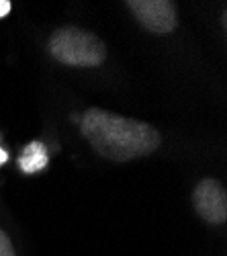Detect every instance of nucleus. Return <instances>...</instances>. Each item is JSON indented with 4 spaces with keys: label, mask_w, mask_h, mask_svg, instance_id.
Listing matches in <instances>:
<instances>
[{
    "label": "nucleus",
    "mask_w": 227,
    "mask_h": 256,
    "mask_svg": "<svg viewBox=\"0 0 227 256\" xmlns=\"http://www.w3.org/2000/svg\"><path fill=\"white\" fill-rule=\"evenodd\" d=\"M78 125L94 152L113 162H129L150 156L162 144L158 130L150 123L121 117L98 106L82 113Z\"/></svg>",
    "instance_id": "nucleus-1"
},
{
    "label": "nucleus",
    "mask_w": 227,
    "mask_h": 256,
    "mask_svg": "<svg viewBox=\"0 0 227 256\" xmlns=\"http://www.w3.org/2000/svg\"><path fill=\"white\" fill-rule=\"evenodd\" d=\"M47 52L55 62L70 68H98L107 60V46L100 37L72 25L53 31Z\"/></svg>",
    "instance_id": "nucleus-2"
},
{
    "label": "nucleus",
    "mask_w": 227,
    "mask_h": 256,
    "mask_svg": "<svg viewBox=\"0 0 227 256\" xmlns=\"http://www.w3.org/2000/svg\"><path fill=\"white\" fill-rule=\"evenodd\" d=\"M125 6L137 23L154 35H170L178 25V10L170 0H127Z\"/></svg>",
    "instance_id": "nucleus-3"
},
{
    "label": "nucleus",
    "mask_w": 227,
    "mask_h": 256,
    "mask_svg": "<svg viewBox=\"0 0 227 256\" xmlns=\"http://www.w3.org/2000/svg\"><path fill=\"white\" fill-rule=\"evenodd\" d=\"M195 213L209 226H221L227 220V193L215 178H203L193 190Z\"/></svg>",
    "instance_id": "nucleus-4"
},
{
    "label": "nucleus",
    "mask_w": 227,
    "mask_h": 256,
    "mask_svg": "<svg viewBox=\"0 0 227 256\" xmlns=\"http://www.w3.org/2000/svg\"><path fill=\"white\" fill-rule=\"evenodd\" d=\"M47 164H49L47 148L41 142H31L23 150L20 158H18V166L23 168V172H27V174L41 172V170H43Z\"/></svg>",
    "instance_id": "nucleus-5"
},
{
    "label": "nucleus",
    "mask_w": 227,
    "mask_h": 256,
    "mask_svg": "<svg viewBox=\"0 0 227 256\" xmlns=\"http://www.w3.org/2000/svg\"><path fill=\"white\" fill-rule=\"evenodd\" d=\"M0 256H16L14 246H12L10 238L2 232V228H0Z\"/></svg>",
    "instance_id": "nucleus-6"
},
{
    "label": "nucleus",
    "mask_w": 227,
    "mask_h": 256,
    "mask_svg": "<svg viewBox=\"0 0 227 256\" xmlns=\"http://www.w3.org/2000/svg\"><path fill=\"white\" fill-rule=\"evenodd\" d=\"M10 8H12L10 0H0V18H2V16H6V14L10 12Z\"/></svg>",
    "instance_id": "nucleus-7"
},
{
    "label": "nucleus",
    "mask_w": 227,
    "mask_h": 256,
    "mask_svg": "<svg viewBox=\"0 0 227 256\" xmlns=\"http://www.w3.org/2000/svg\"><path fill=\"white\" fill-rule=\"evenodd\" d=\"M6 160H8V154L2 150V148H0V166H2V164H6Z\"/></svg>",
    "instance_id": "nucleus-8"
}]
</instances>
